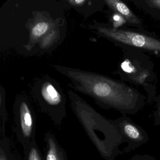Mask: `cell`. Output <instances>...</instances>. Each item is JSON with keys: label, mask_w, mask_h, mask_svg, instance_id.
Returning a JSON list of instances; mask_svg holds the SVG:
<instances>
[{"label": "cell", "mask_w": 160, "mask_h": 160, "mask_svg": "<svg viewBox=\"0 0 160 160\" xmlns=\"http://www.w3.org/2000/svg\"><path fill=\"white\" fill-rule=\"evenodd\" d=\"M90 26L99 36L109 40L116 45L160 56L159 38L130 30L115 28L108 24L95 23Z\"/></svg>", "instance_id": "cell-3"}, {"label": "cell", "mask_w": 160, "mask_h": 160, "mask_svg": "<svg viewBox=\"0 0 160 160\" xmlns=\"http://www.w3.org/2000/svg\"><path fill=\"white\" fill-rule=\"evenodd\" d=\"M25 160H45L35 139L23 148Z\"/></svg>", "instance_id": "cell-13"}, {"label": "cell", "mask_w": 160, "mask_h": 160, "mask_svg": "<svg viewBox=\"0 0 160 160\" xmlns=\"http://www.w3.org/2000/svg\"><path fill=\"white\" fill-rule=\"evenodd\" d=\"M142 2L145 3V5H147L148 8L160 12V0H146Z\"/></svg>", "instance_id": "cell-15"}, {"label": "cell", "mask_w": 160, "mask_h": 160, "mask_svg": "<svg viewBox=\"0 0 160 160\" xmlns=\"http://www.w3.org/2000/svg\"><path fill=\"white\" fill-rule=\"evenodd\" d=\"M71 107L89 137L106 160H114L123 153L121 135L112 119L99 114L72 90L68 91Z\"/></svg>", "instance_id": "cell-2"}, {"label": "cell", "mask_w": 160, "mask_h": 160, "mask_svg": "<svg viewBox=\"0 0 160 160\" xmlns=\"http://www.w3.org/2000/svg\"><path fill=\"white\" fill-rule=\"evenodd\" d=\"M54 66L71 81L73 89L91 97L104 109H115L127 116L135 115L144 107L145 96L123 82L91 72Z\"/></svg>", "instance_id": "cell-1"}, {"label": "cell", "mask_w": 160, "mask_h": 160, "mask_svg": "<svg viewBox=\"0 0 160 160\" xmlns=\"http://www.w3.org/2000/svg\"><path fill=\"white\" fill-rule=\"evenodd\" d=\"M155 101L156 102V105L155 109L152 114V118L153 124L160 127V97L155 99Z\"/></svg>", "instance_id": "cell-14"}, {"label": "cell", "mask_w": 160, "mask_h": 160, "mask_svg": "<svg viewBox=\"0 0 160 160\" xmlns=\"http://www.w3.org/2000/svg\"><path fill=\"white\" fill-rule=\"evenodd\" d=\"M112 122L118 129L123 143L127 145L123 148V153L138 148L149 140V136L146 130L127 116L112 120Z\"/></svg>", "instance_id": "cell-6"}, {"label": "cell", "mask_w": 160, "mask_h": 160, "mask_svg": "<svg viewBox=\"0 0 160 160\" xmlns=\"http://www.w3.org/2000/svg\"><path fill=\"white\" fill-rule=\"evenodd\" d=\"M64 4L69 5L72 8H74L77 11L81 12L86 16H88L90 14L94 12L93 1L88 0H71V1H64Z\"/></svg>", "instance_id": "cell-11"}, {"label": "cell", "mask_w": 160, "mask_h": 160, "mask_svg": "<svg viewBox=\"0 0 160 160\" xmlns=\"http://www.w3.org/2000/svg\"><path fill=\"white\" fill-rule=\"evenodd\" d=\"M104 3L113 12L118 14L128 24L142 29V24L140 19L130 8L120 0H104Z\"/></svg>", "instance_id": "cell-7"}, {"label": "cell", "mask_w": 160, "mask_h": 160, "mask_svg": "<svg viewBox=\"0 0 160 160\" xmlns=\"http://www.w3.org/2000/svg\"><path fill=\"white\" fill-rule=\"evenodd\" d=\"M45 140L46 144L45 160H68L65 150L53 133H46Z\"/></svg>", "instance_id": "cell-9"}, {"label": "cell", "mask_w": 160, "mask_h": 160, "mask_svg": "<svg viewBox=\"0 0 160 160\" xmlns=\"http://www.w3.org/2000/svg\"><path fill=\"white\" fill-rule=\"evenodd\" d=\"M129 160H159L153 156L147 154H136L133 155Z\"/></svg>", "instance_id": "cell-16"}, {"label": "cell", "mask_w": 160, "mask_h": 160, "mask_svg": "<svg viewBox=\"0 0 160 160\" xmlns=\"http://www.w3.org/2000/svg\"><path fill=\"white\" fill-rule=\"evenodd\" d=\"M5 91L2 86L0 87V119H1V138L5 137V124L8 120V113L5 105Z\"/></svg>", "instance_id": "cell-12"}, {"label": "cell", "mask_w": 160, "mask_h": 160, "mask_svg": "<svg viewBox=\"0 0 160 160\" xmlns=\"http://www.w3.org/2000/svg\"><path fill=\"white\" fill-rule=\"evenodd\" d=\"M30 29V38L31 42L36 43L46 37L53 30L57 28L56 22L54 23L48 19H35L32 24Z\"/></svg>", "instance_id": "cell-8"}, {"label": "cell", "mask_w": 160, "mask_h": 160, "mask_svg": "<svg viewBox=\"0 0 160 160\" xmlns=\"http://www.w3.org/2000/svg\"><path fill=\"white\" fill-rule=\"evenodd\" d=\"M14 131L23 148L35 139L36 118L27 98L18 97L13 108Z\"/></svg>", "instance_id": "cell-5"}, {"label": "cell", "mask_w": 160, "mask_h": 160, "mask_svg": "<svg viewBox=\"0 0 160 160\" xmlns=\"http://www.w3.org/2000/svg\"><path fill=\"white\" fill-rule=\"evenodd\" d=\"M0 160H19L10 139L6 136L0 140Z\"/></svg>", "instance_id": "cell-10"}, {"label": "cell", "mask_w": 160, "mask_h": 160, "mask_svg": "<svg viewBox=\"0 0 160 160\" xmlns=\"http://www.w3.org/2000/svg\"><path fill=\"white\" fill-rule=\"evenodd\" d=\"M33 93L41 111L60 126L67 114L66 97L60 85L54 79L46 77L36 83Z\"/></svg>", "instance_id": "cell-4"}]
</instances>
